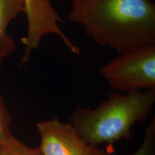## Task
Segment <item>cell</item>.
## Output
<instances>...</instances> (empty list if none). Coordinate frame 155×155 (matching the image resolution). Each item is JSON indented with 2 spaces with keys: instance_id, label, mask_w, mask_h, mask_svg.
<instances>
[{
  "instance_id": "obj_8",
  "label": "cell",
  "mask_w": 155,
  "mask_h": 155,
  "mask_svg": "<svg viewBox=\"0 0 155 155\" xmlns=\"http://www.w3.org/2000/svg\"><path fill=\"white\" fill-rule=\"evenodd\" d=\"M99 155H109L103 150H99ZM131 155H155V119L148 127L141 146L138 150Z\"/></svg>"
},
{
  "instance_id": "obj_5",
  "label": "cell",
  "mask_w": 155,
  "mask_h": 155,
  "mask_svg": "<svg viewBox=\"0 0 155 155\" xmlns=\"http://www.w3.org/2000/svg\"><path fill=\"white\" fill-rule=\"evenodd\" d=\"M43 155H99L97 146L88 144L71 123L60 121L53 116L50 119L36 123Z\"/></svg>"
},
{
  "instance_id": "obj_7",
  "label": "cell",
  "mask_w": 155,
  "mask_h": 155,
  "mask_svg": "<svg viewBox=\"0 0 155 155\" xmlns=\"http://www.w3.org/2000/svg\"><path fill=\"white\" fill-rule=\"evenodd\" d=\"M0 155H43L40 148H32L14 136L0 143Z\"/></svg>"
},
{
  "instance_id": "obj_1",
  "label": "cell",
  "mask_w": 155,
  "mask_h": 155,
  "mask_svg": "<svg viewBox=\"0 0 155 155\" xmlns=\"http://www.w3.org/2000/svg\"><path fill=\"white\" fill-rule=\"evenodd\" d=\"M68 19L95 43L119 54L155 45V5L151 0H72Z\"/></svg>"
},
{
  "instance_id": "obj_6",
  "label": "cell",
  "mask_w": 155,
  "mask_h": 155,
  "mask_svg": "<svg viewBox=\"0 0 155 155\" xmlns=\"http://www.w3.org/2000/svg\"><path fill=\"white\" fill-rule=\"evenodd\" d=\"M24 12L23 0H0V71L4 60L16 49L15 43L7 32L9 22Z\"/></svg>"
},
{
  "instance_id": "obj_4",
  "label": "cell",
  "mask_w": 155,
  "mask_h": 155,
  "mask_svg": "<svg viewBox=\"0 0 155 155\" xmlns=\"http://www.w3.org/2000/svg\"><path fill=\"white\" fill-rule=\"evenodd\" d=\"M24 12L28 20V32L22 38L25 50L20 65L30 61L32 52L38 49L42 38L47 35H55L61 39L71 53L81 54V48L75 45L59 26L63 19L52 5L51 0H23Z\"/></svg>"
},
{
  "instance_id": "obj_2",
  "label": "cell",
  "mask_w": 155,
  "mask_h": 155,
  "mask_svg": "<svg viewBox=\"0 0 155 155\" xmlns=\"http://www.w3.org/2000/svg\"><path fill=\"white\" fill-rule=\"evenodd\" d=\"M155 104V90L112 92L96 108L77 105L69 123L88 144H112L133 138L131 128L143 122Z\"/></svg>"
},
{
  "instance_id": "obj_3",
  "label": "cell",
  "mask_w": 155,
  "mask_h": 155,
  "mask_svg": "<svg viewBox=\"0 0 155 155\" xmlns=\"http://www.w3.org/2000/svg\"><path fill=\"white\" fill-rule=\"evenodd\" d=\"M99 72L116 92L155 90V45L119 53Z\"/></svg>"
},
{
  "instance_id": "obj_9",
  "label": "cell",
  "mask_w": 155,
  "mask_h": 155,
  "mask_svg": "<svg viewBox=\"0 0 155 155\" xmlns=\"http://www.w3.org/2000/svg\"><path fill=\"white\" fill-rule=\"evenodd\" d=\"M12 117L5 105L2 96H0V143L13 134L11 132Z\"/></svg>"
}]
</instances>
